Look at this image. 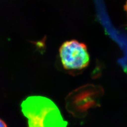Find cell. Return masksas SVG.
<instances>
[{"mask_svg": "<svg viewBox=\"0 0 127 127\" xmlns=\"http://www.w3.org/2000/svg\"><path fill=\"white\" fill-rule=\"evenodd\" d=\"M21 111L27 119L28 127H67L59 108L50 98L31 95L21 103Z\"/></svg>", "mask_w": 127, "mask_h": 127, "instance_id": "cell-1", "label": "cell"}, {"mask_svg": "<svg viewBox=\"0 0 127 127\" xmlns=\"http://www.w3.org/2000/svg\"><path fill=\"white\" fill-rule=\"evenodd\" d=\"M103 93V89L98 86L88 84L80 87L66 97V109L74 117L83 118L86 116L89 110L100 104Z\"/></svg>", "mask_w": 127, "mask_h": 127, "instance_id": "cell-2", "label": "cell"}, {"mask_svg": "<svg viewBox=\"0 0 127 127\" xmlns=\"http://www.w3.org/2000/svg\"><path fill=\"white\" fill-rule=\"evenodd\" d=\"M59 56L64 68L70 71L83 69L90 60L86 45L75 40L64 42L59 48Z\"/></svg>", "mask_w": 127, "mask_h": 127, "instance_id": "cell-3", "label": "cell"}, {"mask_svg": "<svg viewBox=\"0 0 127 127\" xmlns=\"http://www.w3.org/2000/svg\"><path fill=\"white\" fill-rule=\"evenodd\" d=\"M0 127H8L3 120L0 118Z\"/></svg>", "mask_w": 127, "mask_h": 127, "instance_id": "cell-4", "label": "cell"}, {"mask_svg": "<svg viewBox=\"0 0 127 127\" xmlns=\"http://www.w3.org/2000/svg\"><path fill=\"white\" fill-rule=\"evenodd\" d=\"M124 9H125V10H126V11L127 12V0L126 2V4H125V6H124Z\"/></svg>", "mask_w": 127, "mask_h": 127, "instance_id": "cell-5", "label": "cell"}]
</instances>
